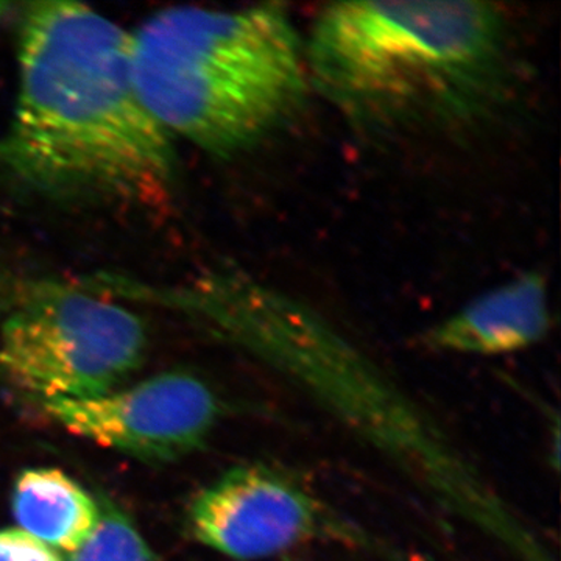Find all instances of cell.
<instances>
[{
	"label": "cell",
	"mask_w": 561,
	"mask_h": 561,
	"mask_svg": "<svg viewBox=\"0 0 561 561\" xmlns=\"http://www.w3.org/2000/svg\"><path fill=\"white\" fill-rule=\"evenodd\" d=\"M551 324L548 280L540 272H524L435 323L423 343L435 353L505 356L545 341Z\"/></svg>",
	"instance_id": "cell-8"
},
{
	"label": "cell",
	"mask_w": 561,
	"mask_h": 561,
	"mask_svg": "<svg viewBox=\"0 0 561 561\" xmlns=\"http://www.w3.org/2000/svg\"><path fill=\"white\" fill-rule=\"evenodd\" d=\"M175 175V140L136 84L131 32L83 3L25 7L0 183L39 201L153 206Z\"/></svg>",
	"instance_id": "cell-2"
},
{
	"label": "cell",
	"mask_w": 561,
	"mask_h": 561,
	"mask_svg": "<svg viewBox=\"0 0 561 561\" xmlns=\"http://www.w3.org/2000/svg\"><path fill=\"white\" fill-rule=\"evenodd\" d=\"M10 5L9 3L0 2V21L3 20V18L7 16V13H9Z\"/></svg>",
	"instance_id": "cell-12"
},
{
	"label": "cell",
	"mask_w": 561,
	"mask_h": 561,
	"mask_svg": "<svg viewBox=\"0 0 561 561\" xmlns=\"http://www.w3.org/2000/svg\"><path fill=\"white\" fill-rule=\"evenodd\" d=\"M131 58L154 119L210 157L275 138L312 98L305 35L279 3L158 11L131 32Z\"/></svg>",
	"instance_id": "cell-4"
},
{
	"label": "cell",
	"mask_w": 561,
	"mask_h": 561,
	"mask_svg": "<svg viewBox=\"0 0 561 561\" xmlns=\"http://www.w3.org/2000/svg\"><path fill=\"white\" fill-rule=\"evenodd\" d=\"M175 298L214 334L297 387L435 507L515 561H557L438 421L309 302L230 265L198 276Z\"/></svg>",
	"instance_id": "cell-1"
},
{
	"label": "cell",
	"mask_w": 561,
	"mask_h": 561,
	"mask_svg": "<svg viewBox=\"0 0 561 561\" xmlns=\"http://www.w3.org/2000/svg\"><path fill=\"white\" fill-rule=\"evenodd\" d=\"M0 561H65L60 552L54 551L25 534L20 527L0 529Z\"/></svg>",
	"instance_id": "cell-11"
},
{
	"label": "cell",
	"mask_w": 561,
	"mask_h": 561,
	"mask_svg": "<svg viewBox=\"0 0 561 561\" xmlns=\"http://www.w3.org/2000/svg\"><path fill=\"white\" fill-rule=\"evenodd\" d=\"M70 434L144 460L201 449L224 415L219 394L190 373H161L91 400L41 402Z\"/></svg>",
	"instance_id": "cell-7"
},
{
	"label": "cell",
	"mask_w": 561,
	"mask_h": 561,
	"mask_svg": "<svg viewBox=\"0 0 561 561\" xmlns=\"http://www.w3.org/2000/svg\"><path fill=\"white\" fill-rule=\"evenodd\" d=\"M312 95L364 135L457 130L511 88V25L497 3L335 2L305 35Z\"/></svg>",
	"instance_id": "cell-3"
},
{
	"label": "cell",
	"mask_w": 561,
	"mask_h": 561,
	"mask_svg": "<svg viewBox=\"0 0 561 561\" xmlns=\"http://www.w3.org/2000/svg\"><path fill=\"white\" fill-rule=\"evenodd\" d=\"M192 537L238 561L273 559L311 545H337L401 561L393 549L294 476L239 465L203 489L187 512Z\"/></svg>",
	"instance_id": "cell-6"
},
{
	"label": "cell",
	"mask_w": 561,
	"mask_h": 561,
	"mask_svg": "<svg viewBox=\"0 0 561 561\" xmlns=\"http://www.w3.org/2000/svg\"><path fill=\"white\" fill-rule=\"evenodd\" d=\"M11 500L18 527L61 556L76 552L101 522L98 502L55 468L22 471Z\"/></svg>",
	"instance_id": "cell-9"
},
{
	"label": "cell",
	"mask_w": 561,
	"mask_h": 561,
	"mask_svg": "<svg viewBox=\"0 0 561 561\" xmlns=\"http://www.w3.org/2000/svg\"><path fill=\"white\" fill-rule=\"evenodd\" d=\"M68 561H157L142 535L117 511L102 512L91 537Z\"/></svg>",
	"instance_id": "cell-10"
},
{
	"label": "cell",
	"mask_w": 561,
	"mask_h": 561,
	"mask_svg": "<svg viewBox=\"0 0 561 561\" xmlns=\"http://www.w3.org/2000/svg\"><path fill=\"white\" fill-rule=\"evenodd\" d=\"M146 328L119 302L76 289L44 290L0 327V371L41 402L117 390L146 354Z\"/></svg>",
	"instance_id": "cell-5"
}]
</instances>
